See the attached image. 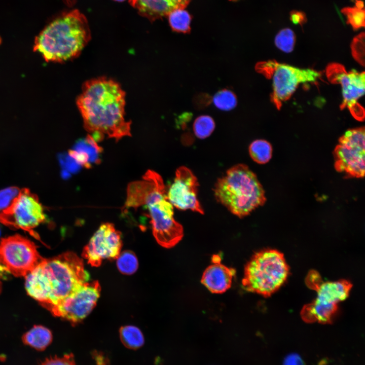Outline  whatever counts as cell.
I'll return each instance as SVG.
<instances>
[{"label": "cell", "mask_w": 365, "mask_h": 365, "mask_svg": "<svg viewBox=\"0 0 365 365\" xmlns=\"http://www.w3.org/2000/svg\"><path fill=\"white\" fill-rule=\"evenodd\" d=\"M355 7L360 9H364L363 2L361 0H355Z\"/></svg>", "instance_id": "836d02e7"}, {"label": "cell", "mask_w": 365, "mask_h": 365, "mask_svg": "<svg viewBox=\"0 0 365 365\" xmlns=\"http://www.w3.org/2000/svg\"><path fill=\"white\" fill-rule=\"evenodd\" d=\"M289 19L293 24L300 25L302 27L307 20L305 13L298 10H293L290 12Z\"/></svg>", "instance_id": "4dcf8cb0"}, {"label": "cell", "mask_w": 365, "mask_h": 365, "mask_svg": "<svg viewBox=\"0 0 365 365\" xmlns=\"http://www.w3.org/2000/svg\"><path fill=\"white\" fill-rule=\"evenodd\" d=\"M364 127L349 129L339 138L334 151L335 167L340 172L356 178L364 175Z\"/></svg>", "instance_id": "8fae6325"}, {"label": "cell", "mask_w": 365, "mask_h": 365, "mask_svg": "<svg viewBox=\"0 0 365 365\" xmlns=\"http://www.w3.org/2000/svg\"><path fill=\"white\" fill-rule=\"evenodd\" d=\"M249 153L251 159L259 164H263L269 161L272 155L271 144L264 139H257L249 147Z\"/></svg>", "instance_id": "44dd1931"}, {"label": "cell", "mask_w": 365, "mask_h": 365, "mask_svg": "<svg viewBox=\"0 0 365 365\" xmlns=\"http://www.w3.org/2000/svg\"><path fill=\"white\" fill-rule=\"evenodd\" d=\"M119 335L122 344L130 349H138L144 343L142 332L135 326L128 325L122 326L119 330Z\"/></svg>", "instance_id": "d6986e66"}, {"label": "cell", "mask_w": 365, "mask_h": 365, "mask_svg": "<svg viewBox=\"0 0 365 365\" xmlns=\"http://www.w3.org/2000/svg\"><path fill=\"white\" fill-rule=\"evenodd\" d=\"M305 282L309 288L316 291L317 297L302 309V319L307 323H331L338 303L347 298L352 284L346 280L323 282L319 274L313 270L309 272Z\"/></svg>", "instance_id": "52a82bcc"}, {"label": "cell", "mask_w": 365, "mask_h": 365, "mask_svg": "<svg viewBox=\"0 0 365 365\" xmlns=\"http://www.w3.org/2000/svg\"><path fill=\"white\" fill-rule=\"evenodd\" d=\"M212 101L217 108L227 111L233 109L236 106L237 98L232 91L223 89L214 95Z\"/></svg>", "instance_id": "603a6c76"}, {"label": "cell", "mask_w": 365, "mask_h": 365, "mask_svg": "<svg viewBox=\"0 0 365 365\" xmlns=\"http://www.w3.org/2000/svg\"><path fill=\"white\" fill-rule=\"evenodd\" d=\"M230 1H236V0H230Z\"/></svg>", "instance_id": "d590c367"}, {"label": "cell", "mask_w": 365, "mask_h": 365, "mask_svg": "<svg viewBox=\"0 0 365 365\" xmlns=\"http://www.w3.org/2000/svg\"><path fill=\"white\" fill-rule=\"evenodd\" d=\"M274 42L276 46L282 51L290 53L296 43L295 34L289 28L282 29L276 35Z\"/></svg>", "instance_id": "d4e9b609"}, {"label": "cell", "mask_w": 365, "mask_h": 365, "mask_svg": "<svg viewBox=\"0 0 365 365\" xmlns=\"http://www.w3.org/2000/svg\"><path fill=\"white\" fill-rule=\"evenodd\" d=\"M352 54L355 60L360 65H364V32L355 36L351 43Z\"/></svg>", "instance_id": "4316f807"}, {"label": "cell", "mask_w": 365, "mask_h": 365, "mask_svg": "<svg viewBox=\"0 0 365 365\" xmlns=\"http://www.w3.org/2000/svg\"><path fill=\"white\" fill-rule=\"evenodd\" d=\"M20 190L10 187L0 191V212L9 207L18 195Z\"/></svg>", "instance_id": "83f0119b"}, {"label": "cell", "mask_w": 365, "mask_h": 365, "mask_svg": "<svg viewBox=\"0 0 365 365\" xmlns=\"http://www.w3.org/2000/svg\"><path fill=\"white\" fill-rule=\"evenodd\" d=\"M289 273L282 253L265 249L256 252L246 264L242 285L246 291L268 297L284 283Z\"/></svg>", "instance_id": "8992f818"}, {"label": "cell", "mask_w": 365, "mask_h": 365, "mask_svg": "<svg viewBox=\"0 0 365 365\" xmlns=\"http://www.w3.org/2000/svg\"><path fill=\"white\" fill-rule=\"evenodd\" d=\"M197 177L188 167L180 166L176 172L173 181L167 190L168 200L173 207L180 210H191L200 214L204 210L197 197Z\"/></svg>", "instance_id": "9a60e30c"}, {"label": "cell", "mask_w": 365, "mask_h": 365, "mask_svg": "<svg viewBox=\"0 0 365 365\" xmlns=\"http://www.w3.org/2000/svg\"><path fill=\"white\" fill-rule=\"evenodd\" d=\"M171 29L176 32L189 33L191 30L192 16L185 9H177L167 16Z\"/></svg>", "instance_id": "ffe728a7"}, {"label": "cell", "mask_w": 365, "mask_h": 365, "mask_svg": "<svg viewBox=\"0 0 365 365\" xmlns=\"http://www.w3.org/2000/svg\"><path fill=\"white\" fill-rule=\"evenodd\" d=\"M100 290L98 281H87L62 300L50 312L54 316L67 320L73 325L77 324L94 308Z\"/></svg>", "instance_id": "4fadbf2b"}, {"label": "cell", "mask_w": 365, "mask_h": 365, "mask_svg": "<svg viewBox=\"0 0 365 365\" xmlns=\"http://www.w3.org/2000/svg\"><path fill=\"white\" fill-rule=\"evenodd\" d=\"M90 39L86 17L74 10L47 26L36 37L33 50L47 62H61L78 56Z\"/></svg>", "instance_id": "277c9868"}, {"label": "cell", "mask_w": 365, "mask_h": 365, "mask_svg": "<svg viewBox=\"0 0 365 365\" xmlns=\"http://www.w3.org/2000/svg\"><path fill=\"white\" fill-rule=\"evenodd\" d=\"M37 196L28 189L20 190L11 205L0 212V222L12 229H21L40 239L34 229L47 221Z\"/></svg>", "instance_id": "9c48e42d"}, {"label": "cell", "mask_w": 365, "mask_h": 365, "mask_svg": "<svg viewBox=\"0 0 365 365\" xmlns=\"http://www.w3.org/2000/svg\"><path fill=\"white\" fill-rule=\"evenodd\" d=\"M44 260L35 244L20 235L0 241V263L15 276L25 277Z\"/></svg>", "instance_id": "30bf717a"}, {"label": "cell", "mask_w": 365, "mask_h": 365, "mask_svg": "<svg viewBox=\"0 0 365 365\" xmlns=\"http://www.w3.org/2000/svg\"><path fill=\"white\" fill-rule=\"evenodd\" d=\"M9 274V272L7 269L0 263V293L2 290V280L6 277V276Z\"/></svg>", "instance_id": "d6a6232c"}, {"label": "cell", "mask_w": 365, "mask_h": 365, "mask_svg": "<svg viewBox=\"0 0 365 365\" xmlns=\"http://www.w3.org/2000/svg\"><path fill=\"white\" fill-rule=\"evenodd\" d=\"M214 128V121L208 115H202L197 117L193 124L195 135L200 139H204L208 137Z\"/></svg>", "instance_id": "cb8c5ba5"}, {"label": "cell", "mask_w": 365, "mask_h": 365, "mask_svg": "<svg viewBox=\"0 0 365 365\" xmlns=\"http://www.w3.org/2000/svg\"><path fill=\"white\" fill-rule=\"evenodd\" d=\"M191 0H129L138 14L151 21L162 19L177 9H185Z\"/></svg>", "instance_id": "2e32d148"}, {"label": "cell", "mask_w": 365, "mask_h": 365, "mask_svg": "<svg viewBox=\"0 0 365 365\" xmlns=\"http://www.w3.org/2000/svg\"><path fill=\"white\" fill-rule=\"evenodd\" d=\"M122 246L121 232L113 224L104 223L85 246L82 256L92 266L98 267L104 260H116Z\"/></svg>", "instance_id": "5bb4252c"}, {"label": "cell", "mask_w": 365, "mask_h": 365, "mask_svg": "<svg viewBox=\"0 0 365 365\" xmlns=\"http://www.w3.org/2000/svg\"><path fill=\"white\" fill-rule=\"evenodd\" d=\"M144 206L148 210L153 235L161 246L174 247L184 236L183 227L174 217L163 180L157 172L148 170L142 180L130 182L123 208Z\"/></svg>", "instance_id": "3957f363"}, {"label": "cell", "mask_w": 365, "mask_h": 365, "mask_svg": "<svg viewBox=\"0 0 365 365\" xmlns=\"http://www.w3.org/2000/svg\"><path fill=\"white\" fill-rule=\"evenodd\" d=\"M68 155L82 166L90 168V156L86 152L81 150H71L68 151Z\"/></svg>", "instance_id": "f546056e"}, {"label": "cell", "mask_w": 365, "mask_h": 365, "mask_svg": "<svg viewBox=\"0 0 365 365\" xmlns=\"http://www.w3.org/2000/svg\"><path fill=\"white\" fill-rule=\"evenodd\" d=\"M214 192L217 201L240 218L249 214L266 201L256 174L244 164L229 168L216 182Z\"/></svg>", "instance_id": "5b68a950"}, {"label": "cell", "mask_w": 365, "mask_h": 365, "mask_svg": "<svg viewBox=\"0 0 365 365\" xmlns=\"http://www.w3.org/2000/svg\"><path fill=\"white\" fill-rule=\"evenodd\" d=\"M51 332L42 325H34L24 334L22 340L24 343L38 350L45 349L52 341Z\"/></svg>", "instance_id": "ac0fdd59"}, {"label": "cell", "mask_w": 365, "mask_h": 365, "mask_svg": "<svg viewBox=\"0 0 365 365\" xmlns=\"http://www.w3.org/2000/svg\"><path fill=\"white\" fill-rule=\"evenodd\" d=\"M40 365H76L74 356L72 353L66 354L62 356H54L46 359Z\"/></svg>", "instance_id": "f1b7e54d"}, {"label": "cell", "mask_w": 365, "mask_h": 365, "mask_svg": "<svg viewBox=\"0 0 365 365\" xmlns=\"http://www.w3.org/2000/svg\"><path fill=\"white\" fill-rule=\"evenodd\" d=\"M28 294L51 312L83 283L89 274L82 260L73 252L44 259L25 276Z\"/></svg>", "instance_id": "7a4b0ae2"}, {"label": "cell", "mask_w": 365, "mask_h": 365, "mask_svg": "<svg viewBox=\"0 0 365 365\" xmlns=\"http://www.w3.org/2000/svg\"><path fill=\"white\" fill-rule=\"evenodd\" d=\"M341 13L346 17L347 23L350 24L353 30H357L365 25V11L364 9L347 7L341 10Z\"/></svg>", "instance_id": "484cf974"}, {"label": "cell", "mask_w": 365, "mask_h": 365, "mask_svg": "<svg viewBox=\"0 0 365 365\" xmlns=\"http://www.w3.org/2000/svg\"><path fill=\"white\" fill-rule=\"evenodd\" d=\"M325 74L330 82L341 86L343 101L341 110L347 108L353 118L359 121H363L364 108L358 100L364 93V72L354 69L347 71L343 65L331 63L327 66Z\"/></svg>", "instance_id": "7c38bea8"}, {"label": "cell", "mask_w": 365, "mask_h": 365, "mask_svg": "<svg viewBox=\"0 0 365 365\" xmlns=\"http://www.w3.org/2000/svg\"><path fill=\"white\" fill-rule=\"evenodd\" d=\"M114 1H117V2H123V1H125V0H114Z\"/></svg>", "instance_id": "e575fe53"}, {"label": "cell", "mask_w": 365, "mask_h": 365, "mask_svg": "<svg viewBox=\"0 0 365 365\" xmlns=\"http://www.w3.org/2000/svg\"><path fill=\"white\" fill-rule=\"evenodd\" d=\"M212 262L204 271L201 282L212 293L222 294L231 287L236 271L220 261Z\"/></svg>", "instance_id": "e0dca14e"}, {"label": "cell", "mask_w": 365, "mask_h": 365, "mask_svg": "<svg viewBox=\"0 0 365 365\" xmlns=\"http://www.w3.org/2000/svg\"><path fill=\"white\" fill-rule=\"evenodd\" d=\"M116 260L118 269L123 274L131 275L138 269L137 258L131 251H124L120 253Z\"/></svg>", "instance_id": "7402d4cb"}, {"label": "cell", "mask_w": 365, "mask_h": 365, "mask_svg": "<svg viewBox=\"0 0 365 365\" xmlns=\"http://www.w3.org/2000/svg\"><path fill=\"white\" fill-rule=\"evenodd\" d=\"M283 365H305L300 355L292 353L287 355L284 360Z\"/></svg>", "instance_id": "1f68e13d"}, {"label": "cell", "mask_w": 365, "mask_h": 365, "mask_svg": "<svg viewBox=\"0 0 365 365\" xmlns=\"http://www.w3.org/2000/svg\"><path fill=\"white\" fill-rule=\"evenodd\" d=\"M77 104L85 130L96 141L104 135L116 141L131 136V122L124 117L125 93L117 82L106 78L86 81Z\"/></svg>", "instance_id": "6da1fadb"}, {"label": "cell", "mask_w": 365, "mask_h": 365, "mask_svg": "<svg viewBox=\"0 0 365 365\" xmlns=\"http://www.w3.org/2000/svg\"><path fill=\"white\" fill-rule=\"evenodd\" d=\"M256 70L272 80L271 100L278 110L290 98L300 84L316 83L322 72L312 68H300L275 60L258 62Z\"/></svg>", "instance_id": "ba28073f"}]
</instances>
